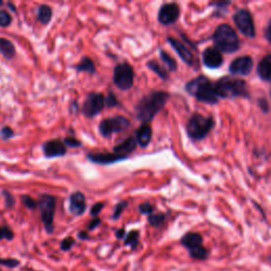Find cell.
Listing matches in <instances>:
<instances>
[{
  "label": "cell",
  "mask_w": 271,
  "mask_h": 271,
  "mask_svg": "<svg viewBox=\"0 0 271 271\" xmlns=\"http://www.w3.org/2000/svg\"><path fill=\"white\" fill-rule=\"evenodd\" d=\"M170 94L165 91H153L146 94L136 105V116L143 124H149L164 108Z\"/></svg>",
  "instance_id": "obj_1"
},
{
  "label": "cell",
  "mask_w": 271,
  "mask_h": 271,
  "mask_svg": "<svg viewBox=\"0 0 271 271\" xmlns=\"http://www.w3.org/2000/svg\"><path fill=\"white\" fill-rule=\"evenodd\" d=\"M186 91L190 96L194 97L202 103L209 105H216L219 101L217 93L215 91L214 83L207 77L200 76L193 78L186 84Z\"/></svg>",
  "instance_id": "obj_2"
},
{
  "label": "cell",
  "mask_w": 271,
  "mask_h": 271,
  "mask_svg": "<svg viewBox=\"0 0 271 271\" xmlns=\"http://www.w3.org/2000/svg\"><path fill=\"white\" fill-rule=\"evenodd\" d=\"M215 91L219 99H249L248 85L244 79L234 77H223L214 83Z\"/></svg>",
  "instance_id": "obj_3"
},
{
  "label": "cell",
  "mask_w": 271,
  "mask_h": 271,
  "mask_svg": "<svg viewBox=\"0 0 271 271\" xmlns=\"http://www.w3.org/2000/svg\"><path fill=\"white\" fill-rule=\"evenodd\" d=\"M215 48L223 53H234L239 49L240 41L235 30L227 24L219 25L213 34Z\"/></svg>",
  "instance_id": "obj_4"
},
{
  "label": "cell",
  "mask_w": 271,
  "mask_h": 271,
  "mask_svg": "<svg viewBox=\"0 0 271 271\" xmlns=\"http://www.w3.org/2000/svg\"><path fill=\"white\" fill-rule=\"evenodd\" d=\"M215 121L213 116H204L200 114H194L187 123V134L193 141H201L210 131L214 128Z\"/></svg>",
  "instance_id": "obj_5"
},
{
  "label": "cell",
  "mask_w": 271,
  "mask_h": 271,
  "mask_svg": "<svg viewBox=\"0 0 271 271\" xmlns=\"http://www.w3.org/2000/svg\"><path fill=\"white\" fill-rule=\"evenodd\" d=\"M180 244L189 251L190 256L194 260L204 261L209 258L210 252L203 246V238L199 233L188 232L180 239Z\"/></svg>",
  "instance_id": "obj_6"
},
{
  "label": "cell",
  "mask_w": 271,
  "mask_h": 271,
  "mask_svg": "<svg viewBox=\"0 0 271 271\" xmlns=\"http://www.w3.org/2000/svg\"><path fill=\"white\" fill-rule=\"evenodd\" d=\"M38 204L40 210L41 219L43 226H45V229L47 233L52 234L54 231V214L56 208L55 197L43 194L39 197Z\"/></svg>",
  "instance_id": "obj_7"
},
{
  "label": "cell",
  "mask_w": 271,
  "mask_h": 271,
  "mask_svg": "<svg viewBox=\"0 0 271 271\" xmlns=\"http://www.w3.org/2000/svg\"><path fill=\"white\" fill-rule=\"evenodd\" d=\"M114 83L121 90H129L134 85L135 71L127 63L116 65L114 69Z\"/></svg>",
  "instance_id": "obj_8"
},
{
  "label": "cell",
  "mask_w": 271,
  "mask_h": 271,
  "mask_svg": "<svg viewBox=\"0 0 271 271\" xmlns=\"http://www.w3.org/2000/svg\"><path fill=\"white\" fill-rule=\"evenodd\" d=\"M130 126V121L122 116H113V118L104 119L101 121L99 125L100 134L104 138H111L113 134H118L121 131L128 129Z\"/></svg>",
  "instance_id": "obj_9"
},
{
  "label": "cell",
  "mask_w": 271,
  "mask_h": 271,
  "mask_svg": "<svg viewBox=\"0 0 271 271\" xmlns=\"http://www.w3.org/2000/svg\"><path fill=\"white\" fill-rule=\"evenodd\" d=\"M233 21L241 34L249 39L255 38V27L251 13L246 9L237 10L233 15Z\"/></svg>",
  "instance_id": "obj_10"
},
{
  "label": "cell",
  "mask_w": 271,
  "mask_h": 271,
  "mask_svg": "<svg viewBox=\"0 0 271 271\" xmlns=\"http://www.w3.org/2000/svg\"><path fill=\"white\" fill-rule=\"evenodd\" d=\"M105 107V97L102 93L92 92L89 93L85 99L82 106V114L86 118L92 119L101 114Z\"/></svg>",
  "instance_id": "obj_11"
},
{
  "label": "cell",
  "mask_w": 271,
  "mask_h": 271,
  "mask_svg": "<svg viewBox=\"0 0 271 271\" xmlns=\"http://www.w3.org/2000/svg\"><path fill=\"white\" fill-rule=\"evenodd\" d=\"M180 8L177 3H164L158 12V21L163 26L175 24L179 19Z\"/></svg>",
  "instance_id": "obj_12"
},
{
  "label": "cell",
  "mask_w": 271,
  "mask_h": 271,
  "mask_svg": "<svg viewBox=\"0 0 271 271\" xmlns=\"http://www.w3.org/2000/svg\"><path fill=\"white\" fill-rule=\"evenodd\" d=\"M253 68V61L250 56H238L231 62L229 66V71L232 76H243L246 77L250 75Z\"/></svg>",
  "instance_id": "obj_13"
},
{
  "label": "cell",
  "mask_w": 271,
  "mask_h": 271,
  "mask_svg": "<svg viewBox=\"0 0 271 271\" xmlns=\"http://www.w3.org/2000/svg\"><path fill=\"white\" fill-rule=\"evenodd\" d=\"M42 151L47 158L63 157L67 153L64 141L60 140V139H53V140H49L43 143Z\"/></svg>",
  "instance_id": "obj_14"
},
{
  "label": "cell",
  "mask_w": 271,
  "mask_h": 271,
  "mask_svg": "<svg viewBox=\"0 0 271 271\" xmlns=\"http://www.w3.org/2000/svg\"><path fill=\"white\" fill-rule=\"evenodd\" d=\"M202 63L209 69H217L224 64V57L216 48H207L202 53Z\"/></svg>",
  "instance_id": "obj_15"
},
{
  "label": "cell",
  "mask_w": 271,
  "mask_h": 271,
  "mask_svg": "<svg viewBox=\"0 0 271 271\" xmlns=\"http://www.w3.org/2000/svg\"><path fill=\"white\" fill-rule=\"evenodd\" d=\"M87 158L93 163L106 165V164H112V163L119 162V161H122V160H125L127 157L118 155V154L116 153H93V154H88Z\"/></svg>",
  "instance_id": "obj_16"
},
{
  "label": "cell",
  "mask_w": 271,
  "mask_h": 271,
  "mask_svg": "<svg viewBox=\"0 0 271 271\" xmlns=\"http://www.w3.org/2000/svg\"><path fill=\"white\" fill-rule=\"evenodd\" d=\"M167 41L172 46V48L176 51V53H177L178 56L181 58L182 62L186 63L189 66H193L194 56L191 51L187 48V46H185L181 41H179L178 39H176L174 38H167Z\"/></svg>",
  "instance_id": "obj_17"
},
{
  "label": "cell",
  "mask_w": 271,
  "mask_h": 271,
  "mask_svg": "<svg viewBox=\"0 0 271 271\" xmlns=\"http://www.w3.org/2000/svg\"><path fill=\"white\" fill-rule=\"evenodd\" d=\"M86 198L82 192H75L70 195L69 210L73 215L80 216L86 211Z\"/></svg>",
  "instance_id": "obj_18"
},
{
  "label": "cell",
  "mask_w": 271,
  "mask_h": 271,
  "mask_svg": "<svg viewBox=\"0 0 271 271\" xmlns=\"http://www.w3.org/2000/svg\"><path fill=\"white\" fill-rule=\"evenodd\" d=\"M153 130L150 124H143L136 131V140L140 148H146L152 140Z\"/></svg>",
  "instance_id": "obj_19"
},
{
  "label": "cell",
  "mask_w": 271,
  "mask_h": 271,
  "mask_svg": "<svg viewBox=\"0 0 271 271\" xmlns=\"http://www.w3.org/2000/svg\"><path fill=\"white\" fill-rule=\"evenodd\" d=\"M258 76L263 80H271V54H267L260 61L256 68Z\"/></svg>",
  "instance_id": "obj_20"
},
{
  "label": "cell",
  "mask_w": 271,
  "mask_h": 271,
  "mask_svg": "<svg viewBox=\"0 0 271 271\" xmlns=\"http://www.w3.org/2000/svg\"><path fill=\"white\" fill-rule=\"evenodd\" d=\"M137 145H138V143L136 140V137H129L126 139V140L121 142L119 145L115 146L114 152L116 154H118V155L127 157L128 154L133 153L137 149Z\"/></svg>",
  "instance_id": "obj_21"
},
{
  "label": "cell",
  "mask_w": 271,
  "mask_h": 271,
  "mask_svg": "<svg viewBox=\"0 0 271 271\" xmlns=\"http://www.w3.org/2000/svg\"><path fill=\"white\" fill-rule=\"evenodd\" d=\"M0 53H1L6 60H11L15 56V46L13 42L6 39H0Z\"/></svg>",
  "instance_id": "obj_22"
},
{
  "label": "cell",
  "mask_w": 271,
  "mask_h": 271,
  "mask_svg": "<svg viewBox=\"0 0 271 271\" xmlns=\"http://www.w3.org/2000/svg\"><path fill=\"white\" fill-rule=\"evenodd\" d=\"M52 9L48 4H40L38 11V19L40 24L48 25L52 19Z\"/></svg>",
  "instance_id": "obj_23"
},
{
  "label": "cell",
  "mask_w": 271,
  "mask_h": 271,
  "mask_svg": "<svg viewBox=\"0 0 271 271\" xmlns=\"http://www.w3.org/2000/svg\"><path fill=\"white\" fill-rule=\"evenodd\" d=\"M75 68L77 72H87V73H90V75L97 72L96 66H94V63L92 62L91 58L86 57V56L82 58V61H80Z\"/></svg>",
  "instance_id": "obj_24"
},
{
  "label": "cell",
  "mask_w": 271,
  "mask_h": 271,
  "mask_svg": "<svg viewBox=\"0 0 271 271\" xmlns=\"http://www.w3.org/2000/svg\"><path fill=\"white\" fill-rule=\"evenodd\" d=\"M139 237H140V233L137 230H133L126 234L125 238H124V245L129 246L131 250H136L139 245Z\"/></svg>",
  "instance_id": "obj_25"
},
{
  "label": "cell",
  "mask_w": 271,
  "mask_h": 271,
  "mask_svg": "<svg viewBox=\"0 0 271 271\" xmlns=\"http://www.w3.org/2000/svg\"><path fill=\"white\" fill-rule=\"evenodd\" d=\"M146 66H148L149 69H151L153 72H155L160 78L167 79L168 77L167 70L163 68L161 65H159L156 61H150L148 64H146Z\"/></svg>",
  "instance_id": "obj_26"
},
{
  "label": "cell",
  "mask_w": 271,
  "mask_h": 271,
  "mask_svg": "<svg viewBox=\"0 0 271 271\" xmlns=\"http://www.w3.org/2000/svg\"><path fill=\"white\" fill-rule=\"evenodd\" d=\"M160 58L162 60L163 64L165 65V67L168 71H176L177 70V63H176V61L174 60V58L166 53L164 50H161L160 51Z\"/></svg>",
  "instance_id": "obj_27"
},
{
  "label": "cell",
  "mask_w": 271,
  "mask_h": 271,
  "mask_svg": "<svg viewBox=\"0 0 271 271\" xmlns=\"http://www.w3.org/2000/svg\"><path fill=\"white\" fill-rule=\"evenodd\" d=\"M148 221L149 224L152 227H155V228H158V227L162 226L165 222V215L162 213H157V214H151L150 216H148Z\"/></svg>",
  "instance_id": "obj_28"
},
{
  "label": "cell",
  "mask_w": 271,
  "mask_h": 271,
  "mask_svg": "<svg viewBox=\"0 0 271 271\" xmlns=\"http://www.w3.org/2000/svg\"><path fill=\"white\" fill-rule=\"evenodd\" d=\"M13 238H14V232L9 228L8 226L0 227V240L2 239L12 240Z\"/></svg>",
  "instance_id": "obj_29"
},
{
  "label": "cell",
  "mask_w": 271,
  "mask_h": 271,
  "mask_svg": "<svg viewBox=\"0 0 271 271\" xmlns=\"http://www.w3.org/2000/svg\"><path fill=\"white\" fill-rule=\"evenodd\" d=\"M127 201H120L119 203H116V206L115 207V210H114V214H113V219H115V221H116V219H119L121 214L123 213V211L126 209L127 207Z\"/></svg>",
  "instance_id": "obj_30"
},
{
  "label": "cell",
  "mask_w": 271,
  "mask_h": 271,
  "mask_svg": "<svg viewBox=\"0 0 271 271\" xmlns=\"http://www.w3.org/2000/svg\"><path fill=\"white\" fill-rule=\"evenodd\" d=\"M20 262L17 259H13V258H8V259H0V265L4 266L6 268L14 269L17 266H19Z\"/></svg>",
  "instance_id": "obj_31"
},
{
  "label": "cell",
  "mask_w": 271,
  "mask_h": 271,
  "mask_svg": "<svg viewBox=\"0 0 271 271\" xmlns=\"http://www.w3.org/2000/svg\"><path fill=\"white\" fill-rule=\"evenodd\" d=\"M76 245V239L71 237V236H68V237H66L64 238L62 241H61V250L62 251H69L70 249Z\"/></svg>",
  "instance_id": "obj_32"
},
{
  "label": "cell",
  "mask_w": 271,
  "mask_h": 271,
  "mask_svg": "<svg viewBox=\"0 0 271 271\" xmlns=\"http://www.w3.org/2000/svg\"><path fill=\"white\" fill-rule=\"evenodd\" d=\"M12 23V17L10 14L4 11V10H0V27H8Z\"/></svg>",
  "instance_id": "obj_33"
},
{
  "label": "cell",
  "mask_w": 271,
  "mask_h": 271,
  "mask_svg": "<svg viewBox=\"0 0 271 271\" xmlns=\"http://www.w3.org/2000/svg\"><path fill=\"white\" fill-rule=\"evenodd\" d=\"M21 200H23V203L25 204V206L28 208V209H31V210H34L38 208V202H36V200L34 198H32L31 196L29 195H23L21 196Z\"/></svg>",
  "instance_id": "obj_34"
},
{
  "label": "cell",
  "mask_w": 271,
  "mask_h": 271,
  "mask_svg": "<svg viewBox=\"0 0 271 271\" xmlns=\"http://www.w3.org/2000/svg\"><path fill=\"white\" fill-rule=\"evenodd\" d=\"M154 209L155 208H154L153 204H151L150 202H144L139 206V212H140L141 214L148 215V216H150L151 214L154 213Z\"/></svg>",
  "instance_id": "obj_35"
},
{
  "label": "cell",
  "mask_w": 271,
  "mask_h": 271,
  "mask_svg": "<svg viewBox=\"0 0 271 271\" xmlns=\"http://www.w3.org/2000/svg\"><path fill=\"white\" fill-rule=\"evenodd\" d=\"M105 105L108 107V108H113V107H116L120 105L118 99H116V97L115 96V94L113 92H109L108 96L105 98Z\"/></svg>",
  "instance_id": "obj_36"
},
{
  "label": "cell",
  "mask_w": 271,
  "mask_h": 271,
  "mask_svg": "<svg viewBox=\"0 0 271 271\" xmlns=\"http://www.w3.org/2000/svg\"><path fill=\"white\" fill-rule=\"evenodd\" d=\"M0 136L4 141H8L14 137V130L10 126H3L0 130Z\"/></svg>",
  "instance_id": "obj_37"
},
{
  "label": "cell",
  "mask_w": 271,
  "mask_h": 271,
  "mask_svg": "<svg viewBox=\"0 0 271 271\" xmlns=\"http://www.w3.org/2000/svg\"><path fill=\"white\" fill-rule=\"evenodd\" d=\"M104 206H105L104 202H97V203H94L93 206L91 207V209H90V215L92 217H94V218L98 217L99 214L101 213V211L103 210Z\"/></svg>",
  "instance_id": "obj_38"
},
{
  "label": "cell",
  "mask_w": 271,
  "mask_h": 271,
  "mask_svg": "<svg viewBox=\"0 0 271 271\" xmlns=\"http://www.w3.org/2000/svg\"><path fill=\"white\" fill-rule=\"evenodd\" d=\"M3 197H4V203L6 208H13L15 204V199H14L13 195L8 191H2Z\"/></svg>",
  "instance_id": "obj_39"
},
{
  "label": "cell",
  "mask_w": 271,
  "mask_h": 271,
  "mask_svg": "<svg viewBox=\"0 0 271 271\" xmlns=\"http://www.w3.org/2000/svg\"><path fill=\"white\" fill-rule=\"evenodd\" d=\"M64 143L66 146H70V148H79L82 143L80 141H78L77 139L76 138H71V137H67L64 139Z\"/></svg>",
  "instance_id": "obj_40"
},
{
  "label": "cell",
  "mask_w": 271,
  "mask_h": 271,
  "mask_svg": "<svg viewBox=\"0 0 271 271\" xmlns=\"http://www.w3.org/2000/svg\"><path fill=\"white\" fill-rule=\"evenodd\" d=\"M100 224H101V218H99V217L93 218L92 221L87 225V229L90 230V231L94 230L96 228H98V227L100 226Z\"/></svg>",
  "instance_id": "obj_41"
},
{
  "label": "cell",
  "mask_w": 271,
  "mask_h": 271,
  "mask_svg": "<svg viewBox=\"0 0 271 271\" xmlns=\"http://www.w3.org/2000/svg\"><path fill=\"white\" fill-rule=\"evenodd\" d=\"M265 38L266 39L271 42V19L268 21V25L266 27V30H265Z\"/></svg>",
  "instance_id": "obj_42"
},
{
  "label": "cell",
  "mask_w": 271,
  "mask_h": 271,
  "mask_svg": "<svg viewBox=\"0 0 271 271\" xmlns=\"http://www.w3.org/2000/svg\"><path fill=\"white\" fill-rule=\"evenodd\" d=\"M125 236H126V232L124 228H121V229L116 231V237L118 239H123V238H125Z\"/></svg>",
  "instance_id": "obj_43"
},
{
  "label": "cell",
  "mask_w": 271,
  "mask_h": 271,
  "mask_svg": "<svg viewBox=\"0 0 271 271\" xmlns=\"http://www.w3.org/2000/svg\"><path fill=\"white\" fill-rule=\"evenodd\" d=\"M259 106L261 107L263 112H265V113L268 112L269 106H268V103L266 102V100H259Z\"/></svg>",
  "instance_id": "obj_44"
},
{
  "label": "cell",
  "mask_w": 271,
  "mask_h": 271,
  "mask_svg": "<svg viewBox=\"0 0 271 271\" xmlns=\"http://www.w3.org/2000/svg\"><path fill=\"white\" fill-rule=\"evenodd\" d=\"M77 236H78L79 239H82V240H86V239L89 238V235H88V233H87L86 231H80V232H78Z\"/></svg>",
  "instance_id": "obj_45"
},
{
  "label": "cell",
  "mask_w": 271,
  "mask_h": 271,
  "mask_svg": "<svg viewBox=\"0 0 271 271\" xmlns=\"http://www.w3.org/2000/svg\"><path fill=\"white\" fill-rule=\"evenodd\" d=\"M9 5L11 6V10H12V11H15V6H14V5H12L11 3H9Z\"/></svg>",
  "instance_id": "obj_46"
},
{
  "label": "cell",
  "mask_w": 271,
  "mask_h": 271,
  "mask_svg": "<svg viewBox=\"0 0 271 271\" xmlns=\"http://www.w3.org/2000/svg\"><path fill=\"white\" fill-rule=\"evenodd\" d=\"M268 263H269L270 265H271V255H269V256H268Z\"/></svg>",
  "instance_id": "obj_47"
},
{
  "label": "cell",
  "mask_w": 271,
  "mask_h": 271,
  "mask_svg": "<svg viewBox=\"0 0 271 271\" xmlns=\"http://www.w3.org/2000/svg\"><path fill=\"white\" fill-rule=\"evenodd\" d=\"M3 4V2L2 1H0V5H2Z\"/></svg>",
  "instance_id": "obj_48"
},
{
  "label": "cell",
  "mask_w": 271,
  "mask_h": 271,
  "mask_svg": "<svg viewBox=\"0 0 271 271\" xmlns=\"http://www.w3.org/2000/svg\"><path fill=\"white\" fill-rule=\"evenodd\" d=\"M0 271H2V270H1V269H0Z\"/></svg>",
  "instance_id": "obj_49"
},
{
  "label": "cell",
  "mask_w": 271,
  "mask_h": 271,
  "mask_svg": "<svg viewBox=\"0 0 271 271\" xmlns=\"http://www.w3.org/2000/svg\"><path fill=\"white\" fill-rule=\"evenodd\" d=\"M270 96H271V93H270Z\"/></svg>",
  "instance_id": "obj_50"
}]
</instances>
